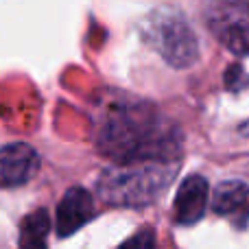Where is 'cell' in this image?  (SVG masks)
I'll return each instance as SVG.
<instances>
[{"label": "cell", "instance_id": "6da1fadb", "mask_svg": "<svg viewBox=\"0 0 249 249\" xmlns=\"http://www.w3.org/2000/svg\"><path fill=\"white\" fill-rule=\"evenodd\" d=\"M179 131L155 109L114 107L101 129V151L116 162L177 160Z\"/></svg>", "mask_w": 249, "mask_h": 249}, {"label": "cell", "instance_id": "7a4b0ae2", "mask_svg": "<svg viewBox=\"0 0 249 249\" xmlns=\"http://www.w3.org/2000/svg\"><path fill=\"white\" fill-rule=\"evenodd\" d=\"M179 164L175 160H131L105 168L96 181L101 199L112 206L142 208L153 203L173 184Z\"/></svg>", "mask_w": 249, "mask_h": 249}, {"label": "cell", "instance_id": "9c48e42d", "mask_svg": "<svg viewBox=\"0 0 249 249\" xmlns=\"http://www.w3.org/2000/svg\"><path fill=\"white\" fill-rule=\"evenodd\" d=\"M51 232V216L44 208L31 212L24 216L20 225V245L22 247H44L46 245V236Z\"/></svg>", "mask_w": 249, "mask_h": 249}, {"label": "cell", "instance_id": "5b68a950", "mask_svg": "<svg viewBox=\"0 0 249 249\" xmlns=\"http://www.w3.org/2000/svg\"><path fill=\"white\" fill-rule=\"evenodd\" d=\"M39 168V155L24 142H13L0 149V188H16L33 179Z\"/></svg>", "mask_w": 249, "mask_h": 249}, {"label": "cell", "instance_id": "277c9868", "mask_svg": "<svg viewBox=\"0 0 249 249\" xmlns=\"http://www.w3.org/2000/svg\"><path fill=\"white\" fill-rule=\"evenodd\" d=\"M203 20L228 51L249 53V0H203Z\"/></svg>", "mask_w": 249, "mask_h": 249}, {"label": "cell", "instance_id": "52a82bcc", "mask_svg": "<svg viewBox=\"0 0 249 249\" xmlns=\"http://www.w3.org/2000/svg\"><path fill=\"white\" fill-rule=\"evenodd\" d=\"M92 214H94V201H92V195L86 188L74 186V188L66 190L64 199L57 206V234L61 238L70 236L79 228H83L92 219Z\"/></svg>", "mask_w": 249, "mask_h": 249}, {"label": "cell", "instance_id": "8992f818", "mask_svg": "<svg viewBox=\"0 0 249 249\" xmlns=\"http://www.w3.org/2000/svg\"><path fill=\"white\" fill-rule=\"evenodd\" d=\"M210 201V186L201 175H190L177 188L175 221L179 225H193L203 219Z\"/></svg>", "mask_w": 249, "mask_h": 249}, {"label": "cell", "instance_id": "3957f363", "mask_svg": "<svg viewBox=\"0 0 249 249\" xmlns=\"http://www.w3.org/2000/svg\"><path fill=\"white\" fill-rule=\"evenodd\" d=\"M142 39L173 68H188L199 57V42L179 9L158 7L142 22Z\"/></svg>", "mask_w": 249, "mask_h": 249}, {"label": "cell", "instance_id": "ba28073f", "mask_svg": "<svg viewBox=\"0 0 249 249\" xmlns=\"http://www.w3.org/2000/svg\"><path fill=\"white\" fill-rule=\"evenodd\" d=\"M247 201H249V186L238 179L223 181L212 193V210L221 216H230L234 212H238L243 206H247Z\"/></svg>", "mask_w": 249, "mask_h": 249}]
</instances>
